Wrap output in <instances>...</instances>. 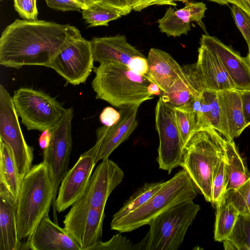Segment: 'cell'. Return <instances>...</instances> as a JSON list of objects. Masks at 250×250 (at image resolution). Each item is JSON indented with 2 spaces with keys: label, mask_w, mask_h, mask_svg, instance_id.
Wrapping results in <instances>:
<instances>
[{
  "label": "cell",
  "mask_w": 250,
  "mask_h": 250,
  "mask_svg": "<svg viewBox=\"0 0 250 250\" xmlns=\"http://www.w3.org/2000/svg\"><path fill=\"white\" fill-rule=\"evenodd\" d=\"M0 184L18 199L21 181L7 144L0 139Z\"/></svg>",
  "instance_id": "cell-25"
},
{
  "label": "cell",
  "mask_w": 250,
  "mask_h": 250,
  "mask_svg": "<svg viewBox=\"0 0 250 250\" xmlns=\"http://www.w3.org/2000/svg\"><path fill=\"white\" fill-rule=\"evenodd\" d=\"M238 250H250V214H239L234 228L227 238Z\"/></svg>",
  "instance_id": "cell-31"
},
{
  "label": "cell",
  "mask_w": 250,
  "mask_h": 250,
  "mask_svg": "<svg viewBox=\"0 0 250 250\" xmlns=\"http://www.w3.org/2000/svg\"><path fill=\"white\" fill-rule=\"evenodd\" d=\"M135 245L126 237L117 234L107 241L99 242L90 250H134Z\"/></svg>",
  "instance_id": "cell-35"
},
{
  "label": "cell",
  "mask_w": 250,
  "mask_h": 250,
  "mask_svg": "<svg viewBox=\"0 0 250 250\" xmlns=\"http://www.w3.org/2000/svg\"><path fill=\"white\" fill-rule=\"evenodd\" d=\"M155 119L159 138L157 160L159 168L170 174L180 165L184 145L177 126L174 109L159 98L155 107Z\"/></svg>",
  "instance_id": "cell-12"
},
{
  "label": "cell",
  "mask_w": 250,
  "mask_h": 250,
  "mask_svg": "<svg viewBox=\"0 0 250 250\" xmlns=\"http://www.w3.org/2000/svg\"><path fill=\"white\" fill-rule=\"evenodd\" d=\"M14 7L20 16L23 20H37L38 11L36 0H13Z\"/></svg>",
  "instance_id": "cell-37"
},
{
  "label": "cell",
  "mask_w": 250,
  "mask_h": 250,
  "mask_svg": "<svg viewBox=\"0 0 250 250\" xmlns=\"http://www.w3.org/2000/svg\"><path fill=\"white\" fill-rule=\"evenodd\" d=\"M239 214L238 209L227 202L223 196L216 205L214 235L215 241L222 242L228 237Z\"/></svg>",
  "instance_id": "cell-26"
},
{
  "label": "cell",
  "mask_w": 250,
  "mask_h": 250,
  "mask_svg": "<svg viewBox=\"0 0 250 250\" xmlns=\"http://www.w3.org/2000/svg\"><path fill=\"white\" fill-rule=\"evenodd\" d=\"M101 2L113 6L121 11L124 16L127 15L132 10L127 5L125 0H99Z\"/></svg>",
  "instance_id": "cell-43"
},
{
  "label": "cell",
  "mask_w": 250,
  "mask_h": 250,
  "mask_svg": "<svg viewBox=\"0 0 250 250\" xmlns=\"http://www.w3.org/2000/svg\"><path fill=\"white\" fill-rule=\"evenodd\" d=\"M140 104L125 105L120 108V118L113 125H103L97 128L98 147L96 162L108 158L111 153L126 140L138 125L137 114Z\"/></svg>",
  "instance_id": "cell-14"
},
{
  "label": "cell",
  "mask_w": 250,
  "mask_h": 250,
  "mask_svg": "<svg viewBox=\"0 0 250 250\" xmlns=\"http://www.w3.org/2000/svg\"><path fill=\"white\" fill-rule=\"evenodd\" d=\"M95 77L91 86L96 98L117 108L131 104H141L151 100V84L147 79L132 70L127 65L104 61L94 67Z\"/></svg>",
  "instance_id": "cell-2"
},
{
  "label": "cell",
  "mask_w": 250,
  "mask_h": 250,
  "mask_svg": "<svg viewBox=\"0 0 250 250\" xmlns=\"http://www.w3.org/2000/svg\"><path fill=\"white\" fill-rule=\"evenodd\" d=\"M122 169L108 158L102 160L90 178L81 197L71 206L70 210L86 216L91 208L104 209L111 193L122 182Z\"/></svg>",
  "instance_id": "cell-11"
},
{
  "label": "cell",
  "mask_w": 250,
  "mask_h": 250,
  "mask_svg": "<svg viewBox=\"0 0 250 250\" xmlns=\"http://www.w3.org/2000/svg\"><path fill=\"white\" fill-rule=\"evenodd\" d=\"M0 139L8 146L22 182L32 167L34 149L25 141L12 97L2 84L0 85Z\"/></svg>",
  "instance_id": "cell-9"
},
{
  "label": "cell",
  "mask_w": 250,
  "mask_h": 250,
  "mask_svg": "<svg viewBox=\"0 0 250 250\" xmlns=\"http://www.w3.org/2000/svg\"><path fill=\"white\" fill-rule=\"evenodd\" d=\"M177 126L182 141L185 144L192 132L194 131L189 113L181 108H174Z\"/></svg>",
  "instance_id": "cell-36"
},
{
  "label": "cell",
  "mask_w": 250,
  "mask_h": 250,
  "mask_svg": "<svg viewBox=\"0 0 250 250\" xmlns=\"http://www.w3.org/2000/svg\"><path fill=\"white\" fill-rule=\"evenodd\" d=\"M166 182L145 183L138 189L113 215V220L118 219L135 210L148 200L165 184Z\"/></svg>",
  "instance_id": "cell-30"
},
{
  "label": "cell",
  "mask_w": 250,
  "mask_h": 250,
  "mask_svg": "<svg viewBox=\"0 0 250 250\" xmlns=\"http://www.w3.org/2000/svg\"><path fill=\"white\" fill-rule=\"evenodd\" d=\"M222 118L230 140L239 137L247 127L240 91L235 89L218 91Z\"/></svg>",
  "instance_id": "cell-23"
},
{
  "label": "cell",
  "mask_w": 250,
  "mask_h": 250,
  "mask_svg": "<svg viewBox=\"0 0 250 250\" xmlns=\"http://www.w3.org/2000/svg\"><path fill=\"white\" fill-rule=\"evenodd\" d=\"M200 44L207 47L220 60L238 91L250 90V65L246 57H242L231 46L214 36L202 35Z\"/></svg>",
  "instance_id": "cell-16"
},
{
  "label": "cell",
  "mask_w": 250,
  "mask_h": 250,
  "mask_svg": "<svg viewBox=\"0 0 250 250\" xmlns=\"http://www.w3.org/2000/svg\"><path fill=\"white\" fill-rule=\"evenodd\" d=\"M12 97L21 123L29 130L54 128L67 109L47 93L31 88L20 87Z\"/></svg>",
  "instance_id": "cell-7"
},
{
  "label": "cell",
  "mask_w": 250,
  "mask_h": 250,
  "mask_svg": "<svg viewBox=\"0 0 250 250\" xmlns=\"http://www.w3.org/2000/svg\"><path fill=\"white\" fill-rule=\"evenodd\" d=\"M211 1L216 2L221 5H228L229 3L226 0H208ZM189 0H166L165 5H169L172 6H176V1H181L184 3H186L187 1H189Z\"/></svg>",
  "instance_id": "cell-46"
},
{
  "label": "cell",
  "mask_w": 250,
  "mask_h": 250,
  "mask_svg": "<svg viewBox=\"0 0 250 250\" xmlns=\"http://www.w3.org/2000/svg\"><path fill=\"white\" fill-rule=\"evenodd\" d=\"M196 71L205 89L216 91L234 88V85L219 59L205 46L200 44Z\"/></svg>",
  "instance_id": "cell-19"
},
{
  "label": "cell",
  "mask_w": 250,
  "mask_h": 250,
  "mask_svg": "<svg viewBox=\"0 0 250 250\" xmlns=\"http://www.w3.org/2000/svg\"><path fill=\"white\" fill-rule=\"evenodd\" d=\"M68 25L42 20L16 19L1 33L0 64L16 69L25 65L48 67L68 41Z\"/></svg>",
  "instance_id": "cell-1"
},
{
  "label": "cell",
  "mask_w": 250,
  "mask_h": 250,
  "mask_svg": "<svg viewBox=\"0 0 250 250\" xmlns=\"http://www.w3.org/2000/svg\"><path fill=\"white\" fill-rule=\"evenodd\" d=\"M74 117L73 107L68 108L59 123L50 129V142L43 150L42 163L46 167L52 180L54 197L53 208L61 181L67 171L72 148L71 122Z\"/></svg>",
  "instance_id": "cell-10"
},
{
  "label": "cell",
  "mask_w": 250,
  "mask_h": 250,
  "mask_svg": "<svg viewBox=\"0 0 250 250\" xmlns=\"http://www.w3.org/2000/svg\"><path fill=\"white\" fill-rule=\"evenodd\" d=\"M104 209L91 208L83 227L80 246L81 250H90L102 241Z\"/></svg>",
  "instance_id": "cell-27"
},
{
  "label": "cell",
  "mask_w": 250,
  "mask_h": 250,
  "mask_svg": "<svg viewBox=\"0 0 250 250\" xmlns=\"http://www.w3.org/2000/svg\"><path fill=\"white\" fill-rule=\"evenodd\" d=\"M166 0H125L128 6L132 10L140 12L154 5H165Z\"/></svg>",
  "instance_id": "cell-40"
},
{
  "label": "cell",
  "mask_w": 250,
  "mask_h": 250,
  "mask_svg": "<svg viewBox=\"0 0 250 250\" xmlns=\"http://www.w3.org/2000/svg\"><path fill=\"white\" fill-rule=\"evenodd\" d=\"M81 250L77 242L64 228L52 222L46 213L41 219L21 250Z\"/></svg>",
  "instance_id": "cell-17"
},
{
  "label": "cell",
  "mask_w": 250,
  "mask_h": 250,
  "mask_svg": "<svg viewBox=\"0 0 250 250\" xmlns=\"http://www.w3.org/2000/svg\"><path fill=\"white\" fill-rule=\"evenodd\" d=\"M83 5L85 8L97 2H101L99 0H75Z\"/></svg>",
  "instance_id": "cell-48"
},
{
  "label": "cell",
  "mask_w": 250,
  "mask_h": 250,
  "mask_svg": "<svg viewBox=\"0 0 250 250\" xmlns=\"http://www.w3.org/2000/svg\"><path fill=\"white\" fill-rule=\"evenodd\" d=\"M120 118V113L112 107H105L100 115V121L104 125L111 126Z\"/></svg>",
  "instance_id": "cell-39"
},
{
  "label": "cell",
  "mask_w": 250,
  "mask_h": 250,
  "mask_svg": "<svg viewBox=\"0 0 250 250\" xmlns=\"http://www.w3.org/2000/svg\"><path fill=\"white\" fill-rule=\"evenodd\" d=\"M54 190L48 169L42 162L32 167L24 177L18 198L17 226L19 239L28 238L49 212Z\"/></svg>",
  "instance_id": "cell-4"
},
{
  "label": "cell",
  "mask_w": 250,
  "mask_h": 250,
  "mask_svg": "<svg viewBox=\"0 0 250 250\" xmlns=\"http://www.w3.org/2000/svg\"><path fill=\"white\" fill-rule=\"evenodd\" d=\"M124 16L119 9L102 2L82 10V17L89 27L108 26V22Z\"/></svg>",
  "instance_id": "cell-28"
},
{
  "label": "cell",
  "mask_w": 250,
  "mask_h": 250,
  "mask_svg": "<svg viewBox=\"0 0 250 250\" xmlns=\"http://www.w3.org/2000/svg\"><path fill=\"white\" fill-rule=\"evenodd\" d=\"M226 192L234 189L250 177L233 140L225 138ZM226 193V192H225Z\"/></svg>",
  "instance_id": "cell-24"
},
{
  "label": "cell",
  "mask_w": 250,
  "mask_h": 250,
  "mask_svg": "<svg viewBox=\"0 0 250 250\" xmlns=\"http://www.w3.org/2000/svg\"><path fill=\"white\" fill-rule=\"evenodd\" d=\"M18 199L0 184V250H21L17 226Z\"/></svg>",
  "instance_id": "cell-22"
},
{
  "label": "cell",
  "mask_w": 250,
  "mask_h": 250,
  "mask_svg": "<svg viewBox=\"0 0 250 250\" xmlns=\"http://www.w3.org/2000/svg\"><path fill=\"white\" fill-rule=\"evenodd\" d=\"M147 60L148 70L145 77L156 84L162 93L167 92L183 74L182 66L169 54L163 50L151 48Z\"/></svg>",
  "instance_id": "cell-21"
},
{
  "label": "cell",
  "mask_w": 250,
  "mask_h": 250,
  "mask_svg": "<svg viewBox=\"0 0 250 250\" xmlns=\"http://www.w3.org/2000/svg\"><path fill=\"white\" fill-rule=\"evenodd\" d=\"M51 136L50 129H47L42 131L39 138V144L42 149H43L48 145Z\"/></svg>",
  "instance_id": "cell-44"
},
{
  "label": "cell",
  "mask_w": 250,
  "mask_h": 250,
  "mask_svg": "<svg viewBox=\"0 0 250 250\" xmlns=\"http://www.w3.org/2000/svg\"><path fill=\"white\" fill-rule=\"evenodd\" d=\"M206 10V5L203 2L187 1L183 8L177 10L170 6L166 9L164 16L158 20V27L168 37H180L187 35L191 29L190 23L195 21L205 34H208L202 21Z\"/></svg>",
  "instance_id": "cell-18"
},
{
  "label": "cell",
  "mask_w": 250,
  "mask_h": 250,
  "mask_svg": "<svg viewBox=\"0 0 250 250\" xmlns=\"http://www.w3.org/2000/svg\"><path fill=\"white\" fill-rule=\"evenodd\" d=\"M225 158L221 160L217 165L212 175L211 203L215 206L226 192Z\"/></svg>",
  "instance_id": "cell-33"
},
{
  "label": "cell",
  "mask_w": 250,
  "mask_h": 250,
  "mask_svg": "<svg viewBox=\"0 0 250 250\" xmlns=\"http://www.w3.org/2000/svg\"><path fill=\"white\" fill-rule=\"evenodd\" d=\"M181 108L189 113L194 131L212 128L230 140L221 114L218 92L205 89Z\"/></svg>",
  "instance_id": "cell-15"
},
{
  "label": "cell",
  "mask_w": 250,
  "mask_h": 250,
  "mask_svg": "<svg viewBox=\"0 0 250 250\" xmlns=\"http://www.w3.org/2000/svg\"><path fill=\"white\" fill-rule=\"evenodd\" d=\"M224 249L226 250H237L235 245L229 240L226 239L223 241Z\"/></svg>",
  "instance_id": "cell-47"
},
{
  "label": "cell",
  "mask_w": 250,
  "mask_h": 250,
  "mask_svg": "<svg viewBox=\"0 0 250 250\" xmlns=\"http://www.w3.org/2000/svg\"><path fill=\"white\" fill-rule=\"evenodd\" d=\"M247 58V60L249 62V63L250 65V51L248 52V55L247 57H246Z\"/></svg>",
  "instance_id": "cell-49"
},
{
  "label": "cell",
  "mask_w": 250,
  "mask_h": 250,
  "mask_svg": "<svg viewBox=\"0 0 250 250\" xmlns=\"http://www.w3.org/2000/svg\"><path fill=\"white\" fill-rule=\"evenodd\" d=\"M225 157V139L212 128L192 132L184 145L180 166L208 202L212 200L213 171Z\"/></svg>",
  "instance_id": "cell-3"
},
{
  "label": "cell",
  "mask_w": 250,
  "mask_h": 250,
  "mask_svg": "<svg viewBox=\"0 0 250 250\" xmlns=\"http://www.w3.org/2000/svg\"><path fill=\"white\" fill-rule=\"evenodd\" d=\"M224 196L240 214H250V177L237 188L226 192Z\"/></svg>",
  "instance_id": "cell-32"
},
{
  "label": "cell",
  "mask_w": 250,
  "mask_h": 250,
  "mask_svg": "<svg viewBox=\"0 0 250 250\" xmlns=\"http://www.w3.org/2000/svg\"><path fill=\"white\" fill-rule=\"evenodd\" d=\"M98 147L94 145L83 152L73 167L67 171L60 185L56 209L64 211L71 206L85 190L96 164Z\"/></svg>",
  "instance_id": "cell-13"
},
{
  "label": "cell",
  "mask_w": 250,
  "mask_h": 250,
  "mask_svg": "<svg viewBox=\"0 0 250 250\" xmlns=\"http://www.w3.org/2000/svg\"><path fill=\"white\" fill-rule=\"evenodd\" d=\"M247 127L250 125V90L239 91Z\"/></svg>",
  "instance_id": "cell-42"
},
{
  "label": "cell",
  "mask_w": 250,
  "mask_h": 250,
  "mask_svg": "<svg viewBox=\"0 0 250 250\" xmlns=\"http://www.w3.org/2000/svg\"><path fill=\"white\" fill-rule=\"evenodd\" d=\"M48 7L62 11H80L85 7L75 0H45Z\"/></svg>",
  "instance_id": "cell-38"
},
{
  "label": "cell",
  "mask_w": 250,
  "mask_h": 250,
  "mask_svg": "<svg viewBox=\"0 0 250 250\" xmlns=\"http://www.w3.org/2000/svg\"><path fill=\"white\" fill-rule=\"evenodd\" d=\"M228 3L235 4L250 15V0H226Z\"/></svg>",
  "instance_id": "cell-45"
},
{
  "label": "cell",
  "mask_w": 250,
  "mask_h": 250,
  "mask_svg": "<svg viewBox=\"0 0 250 250\" xmlns=\"http://www.w3.org/2000/svg\"><path fill=\"white\" fill-rule=\"evenodd\" d=\"M200 209L193 201L177 205L162 212L149 224L146 237L135 245V250H177L188 229Z\"/></svg>",
  "instance_id": "cell-6"
},
{
  "label": "cell",
  "mask_w": 250,
  "mask_h": 250,
  "mask_svg": "<svg viewBox=\"0 0 250 250\" xmlns=\"http://www.w3.org/2000/svg\"><path fill=\"white\" fill-rule=\"evenodd\" d=\"M128 66L136 73L145 77L147 74L148 65L147 58L145 56L134 58Z\"/></svg>",
  "instance_id": "cell-41"
},
{
  "label": "cell",
  "mask_w": 250,
  "mask_h": 250,
  "mask_svg": "<svg viewBox=\"0 0 250 250\" xmlns=\"http://www.w3.org/2000/svg\"><path fill=\"white\" fill-rule=\"evenodd\" d=\"M231 11L235 23L244 38L250 51V15L235 4H232Z\"/></svg>",
  "instance_id": "cell-34"
},
{
  "label": "cell",
  "mask_w": 250,
  "mask_h": 250,
  "mask_svg": "<svg viewBox=\"0 0 250 250\" xmlns=\"http://www.w3.org/2000/svg\"><path fill=\"white\" fill-rule=\"evenodd\" d=\"M69 40L54 57L48 67L54 69L67 83L73 85L84 83L94 66L90 41L83 38L79 30L68 24Z\"/></svg>",
  "instance_id": "cell-8"
},
{
  "label": "cell",
  "mask_w": 250,
  "mask_h": 250,
  "mask_svg": "<svg viewBox=\"0 0 250 250\" xmlns=\"http://www.w3.org/2000/svg\"><path fill=\"white\" fill-rule=\"evenodd\" d=\"M196 187L183 169L166 181L148 200L135 210L117 220H112L111 229L120 232L132 231L149 225L156 216L177 205L193 201Z\"/></svg>",
  "instance_id": "cell-5"
},
{
  "label": "cell",
  "mask_w": 250,
  "mask_h": 250,
  "mask_svg": "<svg viewBox=\"0 0 250 250\" xmlns=\"http://www.w3.org/2000/svg\"></svg>",
  "instance_id": "cell-50"
},
{
  "label": "cell",
  "mask_w": 250,
  "mask_h": 250,
  "mask_svg": "<svg viewBox=\"0 0 250 250\" xmlns=\"http://www.w3.org/2000/svg\"><path fill=\"white\" fill-rule=\"evenodd\" d=\"M94 61L120 62L127 66L138 57L144 55L130 44L124 35L94 37L90 41Z\"/></svg>",
  "instance_id": "cell-20"
},
{
  "label": "cell",
  "mask_w": 250,
  "mask_h": 250,
  "mask_svg": "<svg viewBox=\"0 0 250 250\" xmlns=\"http://www.w3.org/2000/svg\"><path fill=\"white\" fill-rule=\"evenodd\" d=\"M195 97H197L183 73L167 92L161 94L159 98L175 108L183 106Z\"/></svg>",
  "instance_id": "cell-29"
}]
</instances>
